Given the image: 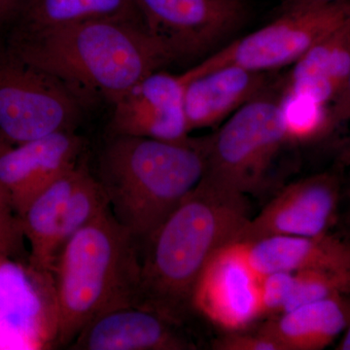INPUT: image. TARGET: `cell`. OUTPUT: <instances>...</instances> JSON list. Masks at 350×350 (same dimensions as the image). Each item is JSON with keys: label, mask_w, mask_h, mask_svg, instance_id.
<instances>
[{"label": "cell", "mask_w": 350, "mask_h": 350, "mask_svg": "<svg viewBox=\"0 0 350 350\" xmlns=\"http://www.w3.org/2000/svg\"><path fill=\"white\" fill-rule=\"evenodd\" d=\"M184 89L180 75L158 70L146 76L113 103L110 133L163 142L186 139L190 131Z\"/></svg>", "instance_id": "cell-12"}, {"label": "cell", "mask_w": 350, "mask_h": 350, "mask_svg": "<svg viewBox=\"0 0 350 350\" xmlns=\"http://www.w3.org/2000/svg\"><path fill=\"white\" fill-rule=\"evenodd\" d=\"M181 77V75H180ZM183 80L184 112L189 131L213 126L269 91L267 72L237 66L214 69Z\"/></svg>", "instance_id": "cell-14"}, {"label": "cell", "mask_w": 350, "mask_h": 350, "mask_svg": "<svg viewBox=\"0 0 350 350\" xmlns=\"http://www.w3.org/2000/svg\"><path fill=\"white\" fill-rule=\"evenodd\" d=\"M85 161L53 182L36 196L21 215L25 241L29 244V266L36 273H52L59 255V227L66 204L75 189Z\"/></svg>", "instance_id": "cell-18"}, {"label": "cell", "mask_w": 350, "mask_h": 350, "mask_svg": "<svg viewBox=\"0 0 350 350\" xmlns=\"http://www.w3.org/2000/svg\"><path fill=\"white\" fill-rule=\"evenodd\" d=\"M280 96L267 91L209 135L204 176L244 196L262 192L276 157L286 144Z\"/></svg>", "instance_id": "cell-6"}, {"label": "cell", "mask_w": 350, "mask_h": 350, "mask_svg": "<svg viewBox=\"0 0 350 350\" xmlns=\"http://www.w3.org/2000/svg\"><path fill=\"white\" fill-rule=\"evenodd\" d=\"M179 325L139 306L103 313L84 327L69 345L73 350H191L196 345Z\"/></svg>", "instance_id": "cell-13"}, {"label": "cell", "mask_w": 350, "mask_h": 350, "mask_svg": "<svg viewBox=\"0 0 350 350\" xmlns=\"http://www.w3.org/2000/svg\"><path fill=\"white\" fill-rule=\"evenodd\" d=\"M328 107L306 96L282 91L280 112L286 144H310L333 131Z\"/></svg>", "instance_id": "cell-20"}, {"label": "cell", "mask_w": 350, "mask_h": 350, "mask_svg": "<svg viewBox=\"0 0 350 350\" xmlns=\"http://www.w3.org/2000/svg\"><path fill=\"white\" fill-rule=\"evenodd\" d=\"M342 1L345 0H283L282 3L278 7V13L283 14L300 10V9L330 5V4Z\"/></svg>", "instance_id": "cell-28"}, {"label": "cell", "mask_w": 350, "mask_h": 350, "mask_svg": "<svg viewBox=\"0 0 350 350\" xmlns=\"http://www.w3.org/2000/svg\"><path fill=\"white\" fill-rule=\"evenodd\" d=\"M25 2V0H0V29L12 24Z\"/></svg>", "instance_id": "cell-27"}, {"label": "cell", "mask_w": 350, "mask_h": 350, "mask_svg": "<svg viewBox=\"0 0 350 350\" xmlns=\"http://www.w3.org/2000/svg\"><path fill=\"white\" fill-rule=\"evenodd\" d=\"M25 241L20 215L10 193L0 182V266L24 256Z\"/></svg>", "instance_id": "cell-23"}, {"label": "cell", "mask_w": 350, "mask_h": 350, "mask_svg": "<svg viewBox=\"0 0 350 350\" xmlns=\"http://www.w3.org/2000/svg\"><path fill=\"white\" fill-rule=\"evenodd\" d=\"M109 208V202L100 182L85 163L62 219L57 237L59 254L76 232Z\"/></svg>", "instance_id": "cell-21"}, {"label": "cell", "mask_w": 350, "mask_h": 350, "mask_svg": "<svg viewBox=\"0 0 350 350\" xmlns=\"http://www.w3.org/2000/svg\"><path fill=\"white\" fill-rule=\"evenodd\" d=\"M350 324V297L304 304L260 327L282 350H320L340 337Z\"/></svg>", "instance_id": "cell-17"}, {"label": "cell", "mask_w": 350, "mask_h": 350, "mask_svg": "<svg viewBox=\"0 0 350 350\" xmlns=\"http://www.w3.org/2000/svg\"><path fill=\"white\" fill-rule=\"evenodd\" d=\"M208 151L209 137L163 142L110 135L94 176L140 250L202 180Z\"/></svg>", "instance_id": "cell-3"}, {"label": "cell", "mask_w": 350, "mask_h": 350, "mask_svg": "<svg viewBox=\"0 0 350 350\" xmlns=\"http://www.w3.org/2000/svg\"><path fill=\"white\" fill-rule=\"evenodd\" d=\"M338 350H350V324L347 327V330L344 332L342 340H340L337 345Z\"/></svg>", "instance_id": "cell-30"}, {"label": "cell", "mask_w": 350, "mask_h": 350, "mask_svg": "<svg viewBox=\"0 0 350 350\" xmlns=\"http://www.w3.org/2000/svg\"><path fill=\"white\" fill-rule=\"evenodd\" d=\"M349 72L350 15L293 64L282 91L329 107Z\"/></svg>", "instance_id": "cell-16"}, {"label": "cell", "mask_w": 350, "mask_h": 350, "mask_svg": "<svg viewBox=\"0 0 350 350\" xmlns=\"http://www.w3.org/2000/svg\"><path fill=\"white\" fill-rule=\"evenodd\" d=\"M260 278L243 243L227 244L214 252L200 276L195 310L225 330H243L261 317Z\"/></svg>", "instance_id": "cell-10"}, {"label": "cell", "mask_w": 350, "mask_h": 350, "mask_svg": "<svg viewBox=\"0 0 350 350\" xmlns=\"http://www.w3.org/2000/svg\"><path fill=\"white\" fill-rule=\"evenodd\" d=\"M139 244L107 209L76 232L57 258L55 340L69 347L103 313L137 306Z\"/></svg>", "instance_id": "cell-4"}, {"label": "cell", "mask_w": 350, "mask_h": 350, "mask_svg": "<svg viewBox=\"0 0 350 350\" xmlns=\"http://www.w3.org/2000/svg\"><path fill=\"white\" fill-rule=\"evenodd\" d=\"M87 105L63 80L0 44V142L20 144L77 131Z\"/></svg>", "instance_id": "cell-5"}, {"label": "cell", "mask_w": 350, "mask_h": 350, "mask_svg": "<svg viewBox=\"0 0 350 350\" xmlns=\"http://www.w3.org/2000/svg\"><path fill=\"white\" fill-rule=\"evenodd\" d=\"M149 34L174 62L204 56L238 31L244 0H135Z\"/></svg>", "instance_id": "cell-8"}, {"label": "cell", "mask_w": 350, "mask_h": 350, "mask_svg": "<svg viewBox=\"0 0 350 350\" xmlns=\"http://www.w3.org/2000/svg\"><path fill=\"white\" fill-rule=\"evenodd\" d=\"M247 196L202 177L140 250L137 306L181 326L195 312L196 287L219 248L250 220Z\"/></svg>", "instance_id": "cell-1"}, {"label": "cell", "mask_w": 350, "mask_h": 350, "mask_svg": "<svg viewBox=\"0 0 350 350\" xmlns=\"http://www.w3.org/2000/svg\"><path fill=\"white\" fill-rule=\"evenodd\" d=\"M337 163L340 167H350V138L342 145L338 150Z\"/></svg>", "instance_id": "cell-29"}, {"label": "cell", "mask_w": 350, "mask_h": 350, "mask_svg": "<svg viewBox=\"0 0 350 350\" xmlns=\"http://www.w3.org/2000/svg\"><path fill=\"white\" fill-rule=\"evenodd\" d=\"M259 275L350 269V238L327 232L312 237L275 236L243 243Z\"/></svg>", "instance_id": "cell-15"}, {"label": "cell", "mask_w": 350, "mask_h": 350, "mask_svg": "<svg viewBox=\"0 0 350 350\" xmlns=\"http://www.w3.org/2000/svg\"><path fill=\"white\" fill-rule=\"evenodd\" d=\"M349 223L350 226V208H349Z\"/></svg>", "instance_id": "cell-31"}, {"label": "cell", "mask_w": 350, "mask_h": 350, "mask_svg": "<svg viewBox=\"0 0 350 350\" xmlns=\"http://www.w3.org/2000/svg\"><path fill=\"white\" fill-rule=\"evenodd\" d=\"M295 273L273 271L260 278L261 317L280 314L293 293Z\"/></svg>", "instance_id": "cell-24"}, {"label": "cell", "mask_w": 350, "mask_h": 350, "mask_svg": "<svg viewBox=\"0 0 350 350\" xmlns=\"http://www.w3.org/2000/svg\"><path fill=\"white\" fill-rule=\"evenodd\" d=\"M342 186L337 172H324L282 189L255 217L250 218L237 243L269 237H312L330 232L337 222Z\"/></svg>", "instance_id": "cell-9"}, {"label": "cell", "mask_w": 350, "mask_h": 350, "mask_svg": "<svg viewBox=\"0 0 350 350\" xmlns=\"http://www.w3.org/2000/svg\"><path fill=\"white\" fill-rule=\"evenodd\" d=\"M93 20L144 23L135 0H25L7 38Z\"/></svg>", "instance_id": "cell-19"}, {"label": "cell", "mask_w": 350, "mask_h": 350, "mask_svg": "<svg viewBox=\"0 0 350 350\" xmlns=\"http://www.w3.org/2000/svg\"><path fill=\"white\" fill-rule=\"evenodd\" d=\"M86 147L77 131H64L20 144L0 142V182L20 217L32 200L80 162Z\"/></svg>", "instance_id": "cell-11"}, {"label": "cell", "mask_w": 350, "mask_h": 350, "mask_svg": "<svg viewBox=\"0 0 350 350\" xmlns=\"http://www.w3.org/2000/svg\"><path fill=\"white\" fill-rule=\"evenodd\" d=\"M350 15V0L280 14L262 29L216 51L181 73L190 79L227 66L268 72L294 64Z\"/></svg>", "instance_id": "cell-7"}, {"label": "cell", "mask_w": 350, "mask_h": 350, "mask_svg": "<svg viewBox=\"0 0 350 350\" xmlns=\"http://www.w3.org/2000/svg\"><path fill=\"white\" fill-rule=\"evenodd\" d=\"M350 297V269L295 273L293 293L283 312L312 301Z\"/></svg>", "instance_id": "cell-22"}, {"label": "cell", "mask_w": 350, "mask_h": 350, "mask_svg": "<svg viewBox=\"0 0 350 350\" xmlns=\"http://www.w3.org/2000/svg\"><path fill=\"white\" fill-rule=\"evenodd\" d=\"M213 347L217 350H282L273 338L259 331L252 334L230 332L217 338Z\"/></svg>", "instance_id": "cell-25"}, {"label": "cell", "mask_w": 350, "mask_h": 350, "mask_svg": "<svg viewBox=\"0 0 350 350\" xmlns=\"http://www.w3.org/2000/svg\"><path fill=\"white\" fill-rule=\"evenodd\" d=\"M7 47L72 88L87 103L110 105L172 64L144 23L93 20L7 38Z\"/></svg>", "instance_id": "cell-2"}, {"label": "cell", "mask_w": 350, "mask_h": 350, "mask_svg": "<svg viewBox=\"0 0 350 350\" xmlns=\"http://www.w3.org/2000/svg\"><path fill=\"white\" fill-rule=\"evenodd\" d=\"M332 128L350 121V72L336 98L329 105Z\"/></svg>", "instance_id": "cell-26"}]
</instances>
